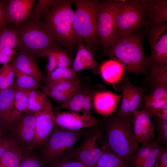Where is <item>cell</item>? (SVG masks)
<instances>
[{"label": "cell", "mask_w": 167, "mask_h": 167, "mask_svg": "<svg viewBox=\"0 0 167 167\" xmlns=\"http://www.w3.org/2000/svg\"><path fill=\"white\" fill-rule=\"evenodd\" d=\"M143 33L136 32L116 35L111 46L105 51L111 59L120 63L126 73L147 75L150 67L149 57L142 45Z\"/></svg>", "instance_id": "obj_1"}, {"label": "cell", "mask_w": 167, "mask_h": 167, "mask_svg": "<svg viewBox=\"0 0 167 167\" xmlns=\"http://www.w3.org/2000/svg\"><path fill=\"white\" fill-rule=\"evenodd\" d=\"M74 0H57L41 16L45 28L58 44L72 48L76 43V35L73 27Z\"/></svg>", "instance_id": "obj_2"}, {"label": "cell", "mask_w": 167, "mask_h": 167, "mask_svg": "<svg viewBox=\"0 0 167 167\" xmlns=\"http://www.w3.org/2000/svg\"><path fill=\"white\" fill-rule=\"evenodd\" d=\"M133 118V114L127 117L116 114L107 118L104 125L105 148L127 161L140 147L134 138Z\"/></svg>", "instance_id": "obj_3"}, {"label": "cell", "mask_w": 167, "mask_h": 167, "mask_svg": "<svg viewBox=\"0 0 167 167\" xmlns=\"http://www.w3.org/2000/svg\"><path fill=\"white\" fill-rule=\"evenodd\" d=\"M16 28L18 51L26 53L36 58L45 51L59 45L47 32L40 19L31 16Z\"/></svg>", "instance_id": "obj_4"}, {"label": "cell", "mask_w": 167, "mask_h": 167, "mask_svg": "<svg viewBox=\"0 0 167 167\" xmlns=\"http://www.w3.org/2000/svg\"><path fill=\"white\" fill-rule=\"evenodd\" d=\"M82 135L81 130H68L55 125L42 146L40 158L50 163L71 159L74 146Z\"/></svg>", "instance_id": "obj_5"}, {"label": "cell", "mask_w": 167, "mask_h": 167, "mask_svg": "<svg viewBox=\"0 0 167 167\" xmlns=\"http://www.w3.org/2000/svg\"><path fill=\"white\" fill-rule=\"evenodd\" d=\"M73 27L76 35L89 46L97 44L95 31L100 1L75 0Z\"/></svg>", "instance_id": "obj_6"}, {"label": "cell", "mask_w": 167, "mask_h": 167, "mask_svg": "<svg viewBox=\"0 0 167 167\" xmlns=\"http://www.w3.org/2000/svg\"><path fill=\"white\" fill-rule=\"evenodd\" d=\"M148 1L120 0L116 17V35L132 33L145 26Z\"/></svg>", "instance_id": "obj_7"}, {"label": "cell", "mask_w": 167, "mask_h": 167, "mask_svg": "<svg viewBox=\"0 0 167 167\" xmlns=\"http://www.w3.org/2000/svg\"><path fill=\"white\" fill-rule=\"evenodd\" d=\"M120 2L118 0L100 1L95 36L97 44L102 46L105 51L116 37V17Z\"/></svg>", "instance_id": "obj_8"}, {"label": "cell", "mask_w": 167, "mask_h": 167, "mask_svg": "<svg viewBox=\"0 0 167 167\" xmlns=\"http://www.w3.org/2000/svg\"><path fill=\"white\" fill-rule=\"evenodd\" d=\"M97 125L90 128L80 144L74 148L71 158L89 167H96L105 148L103 133Z\"/></svg>", "instance_id": "obj_9"}, {"label": "cell", "mask_w": 167, "mask_h": 167, "mask_svg": "<svg viewBox=\"0 0 167 167\" xmlns=\"http://www.w3.org/2000/svg\"><path fill=\"white\" fill-rule=\"evenodd\" d=\"M145 27L151 51L148 75H152L167 66V24Z\"/></svg>", "instance_id": "obj_10"}, {"label": "cell", "mask_w": 167, "mask_h": 167, "mask_svg": "<svg viewBox=\"0 0 167 167\" xmlns=\"http://www.w3.org/2000/svg\"><path fill=\"white\" fill-rule=\"evenodd\" d=\"M151 91L144 94L141 103L143 109L151 118L152 113L167 104V70L164 69L148 77Z\"/></svg>", "instance_id": "obj_11"}, {"label": "cell", "mask_w": 167, "mask_h": 167, "mask_svg": "<svg viewBox=\"0 0 167 167\" xmlns=\"http://www.w3.org/2000/svg\"><path fill=\"white\" fill-rule=\"evenodd\" d=\"M36 118L34 113L24 112L11 124V137L20 146L30 151L32 149Z\"/></svg>", "instance_id": "obj_12"}, {"label": "cell", "mask_w": 167, "mask_h": 167, "mask_svg": "<svg viewBox=\"0 0 167 167\" xmlns=\"http://www.w3.org/2000/svg\"><path fill=\"white\" fill-rule=\"evenodd\" d=\"M54 109L51 105L34 113L36 123L32 149L43 146L55 125Z\"/></svg>", "instance_id": "obj_13"}, {"label": "cell", "mask_w": 167, "mask_h": 167, "mask_svg": "<svg viewBox=\"0 0 167 167\" xmlns=\"http://www.w3.org/2000/svg\"><path fill=\"white\" fill-rule=\"evenodd\" d=\"M79 113L69 111L55 114V125L63 129L77 131L98 124V120L91 113Z\"/></svg>", "instance_id": "obj_14"}, {"label": "cell", "mask_w": 167, "mask_h": 167, "mask_svg": "<svg viewBox=\"0 0 167 167\" xmlns=\"http://www.w3.org/2000/svg\"><path fill=\"white\" fill-rule=\"evenodd\" d=\"M143 110L137 109L133 113V131L135 140L139 144L154 139L155 125Z\"/></svg>", "instance_id": "obj_15"}, {"label": "cell", "mask_w": 167, "mask_h": 167, "mask_svg": "<svg viewBox=\"0 0 167 167\" xmlns=\"http://www.w3.org/2000/svg\"><path fill=\"white\" fill-rule=\"evenodd\" d=\"M6 13L9 24L18 27L31 16L35 0L7 1Z\"/></svg>", "instance_id": "obj_16"}, {"label": "cell", "mask_w": 167, "mask_h": 167, "mask_svg": "<svg viewBox=\"0 0 167 167\" xmlns=\"http://www.w3.org/2000/svg\"><path fill=\"white\" fill-rule=\"evenodd\" d=\"M122 95L109 91L98 92L93 96V108L99 114L108 117L115 110Z\"/></svg>", "instance_id": "obj_17"}, {"label": "cell", "mask_w": 167, "mask_h": 167, "mask_svg": "<svg viewBox=\"0 0 167 167\" xmlns=\"http://www.w3.org/2000/svg\"><path fill=\"white\" fill-rule=\"evenodd\" d=\"M76 39L78 48L72 64V69L77 72L83 70L88 69L92 70L96 74L99 73L100 66L91 53L86 48L83 41L77 35Z\"/></svg>", "instance_id": "obj_18"}, {"label": "cell", "mask_w": 167, "mask_h": 167, "mask_svg": "<svg viewBox=\"0 0 167 167\" xmlns=\"http://www.w3.org/2000/svg\"><path fill=\"white\" fill-rule=\"evenodd\" d=\"M11 64L14 68L35 78L40 83L44 79L43 73L37 64L35 58L22 51L16 53Z\"/></svg>", "instance_id": "obj_19"}, {"label": "cell", "mask_w": 167, "mask_h": 167, "mask_svg": "<svg viewBox=\"0 0 167 167\" xmlns=\"http://www.w3.org/2000/svg\"><path fill=\"white\" fill-rule=\"evenodd\" d=\"M167 21V0H148L146 25H156Z\"/></svg>", "instance_id": "obj_20"}, {"label": "cell", "mask_w": 167, "mask_h": 167, "mask_svg": "<svg viewBox=\"0 0 167 167\" xmlns=\"http://www.w3.org/2000/svg\"><path fill=\"white\" fill-rule=\"evenodd\" d=\"M16 87L14 84L0 91V122L4 128L11 124Z\"/></svg>", "instance_id": "obj_21"}, {"label": "cell", "mask_w": 167, "mask_h": 167, "mask_svg": "<svg viewBox=\"0 0 167 167\" xmlns=\"http://www.w3.org/2000/svg\"><path fill=\"white\" fill-rule=\"evenodd\" d=\"M125 73L122 65L113 59L105 61L99 67V73L103 80L114 86L120 82Z\"/></svg>", "instance_id": "obj_22"}, {"label": "cell", "mask_w": 167, "mask_h": 167, "mask_svg": "<svg viewBox=\"0 0 167 167\" xmlns=\"http://www.w3.org/2000/svg\"><path fill=\"white\" fill-rule=\"evenodd\" d=\"M29 151L16 143L0 158V167H19L22 159Z\"/></svg>", "instance_id": "obj_23"}, {"label": "cell", "mask_w": 167, "mask_h": 167, "mask_svg": "<svg viewBox=\"0 0 167 167\" xmlns=\"http://www.w3.org/2000/svg\"><path fill=\"white\" fill-rule=\"evenodd\" d=\"M51 105L44 92L37 89L33 90L29 93L27 106L24 112L34 113Z\"/></svg>", "instance_id": "obj_24"}, {"label": "cell", "mask_w": 167, "mask_h": 167, "mask_svg": "<svg viewBox=\"0 0 167 167\" xmlns=\"http://www.w3.org/2000/svg\"><path fill=\"white\" fill-rule=\"evenodd\" d=\"M123 78L129 92V110L130 115H131L136 109H138L146 88L137 87L133 84L130 81L128 75L126 73Z\"/></svg>", "instance_id": "obj_25"}, {"label": "cell", "mask_w": 167, "mask_h": 167, "mask_svg": "<svg viewBox=\"0 0 167 167\" xmlns=\"http://www.w3.org/2000/svg\"><path fill=\"white\" fill-rule=\"evenodd\" d=\"M15 87L11 124L16 121L24 112L27 106L29 93L32 91L23 89Z\"/></svg>", "instance_id": "obj_26"}, {"label": "cell", "mask_w": 167, "mask_h": 167, "mask_svg": "<svg viewBox=\"0 0 167 167\" xmlns=\"http://www.w3.org/2000/svg\"><path fill=\"white\" fill-rule=\"evenodd\" d=\"M96 167H128L125 160L105 148Z\"/></svg>", "instance_id": "obj_27"}, {"label": "cell", "mask_w": 167, "mask_h": 167, "mask_svg": "<svg viewBox=\"0 0 167 167\" xmlns=\"http://www.w3.org/2000/svg\"><path fill=\"white\" fill-rule=\"evenodd\" d=\"M42 87L49 89L64 92H72L80 90V83L78 78L46 84Z\"/></svg>", "instance_id": "obj_28"}, {"label": "cell", "mask_w": 167, "mask_h": 167, "mask_svg": "<svg viewBox=\"0 0 167 167\" xmlns=\"http://www.w3.org/2000/svg\"><path fill=\"white\" fill-rule=\"evenodd\" d=\"M85 94L80 90L73 94L60 105L54 109H62L72 112H81Z\"/></svg>", "instance_id": "obj_29"}, {"label": "cell", "mask_w": 167, "mask_h": 167, "mask_svg": "<svg viewBox=\"0 0 167 167\" xmlns=\"http://www.w3.org/2000/svg\"><path fill=\"white\" fill-rule=\"evenodd\" d=\"M154 139L142 144L137 151L131 155L128 159L130 160L133 167H140L151 151L157 143Z\"/></svg>", "instance_id": "obj_30"}, {"label": "cell", "mask_w": 167, "mask_h": 167, "mask_svg": "<svg viewBox=\"0 0 167 167\" xmlns=\"http://www.w3.org/2000/svg\"><path fill=\"white\" fill-rule=\"evenodd\" d=\"M18 44V34L15 27H7L0 33V49L5 48L16 50Z\"/></svg>", "instance_id": "obj_31"}, {"label": "cell", "mask_w": 167, "mask_h": 167, "mask_svg": "<svg viewBox=\"0 0 167 167\" xmlns=\"http://www.w3.org/2000/svg\"><path fill=\"white\" fill-rule=\"evenodd\" d=\"M15 69L16 82L14 84L17 88L30 90L40 88V83L34 77Z\"/></svg>", "instance_id": "obj_32"}, {"label": "cell", "mask_w": 167, "mask_h": 167, "mask_svg": "<svg viewBox=\"0 0 167 167\" xmlns=\"http://www.w3.org/2000/svg\"><path fill=\"white\" fill-rule=\"evenodd\" d=\"M77 78V72L72 68L58 67L47 75L46 84Z\"/></svg>", "instance_id": "obj_33"}, {"label": "cell", "mask_w": 167, "mask_h": 167, "mask_svg": "<svg viewBox=\"0 0 167 167\" xmlns=\"http://www.w3.org/2000/svg\"><path fill=\"white\" fill-rule=\"evenodd\" d=\"M119 83H120V88L122 92V96L120 106L116 114L121 117H129L131 115L130 114L129 110V94L123 77Z\"/></svg>", "instance_id": "obj_34"}, {"label": "cell", "mask_w": 167, "mask_h": 167, "mask_svg": "<svg viewBox=\"0 0 167 167\" xmlns=\"http://www.w3.org/2000/svg\"><path fill=\"white\" fill-rule=\"evenodd\" d=\"M57 60L58 67L72 68V62L68 54L59 46L51 48Z\"/></svg>", "instance_id": "obj_35"}, {"label": "cell", "mask_w": 167, "mask_h": 167, "mask_svg": "<svg viewBox=\"0 0 167 167\" xmlns=\"http://www.w3.org/2000/svg\"><path fill=\"white\" fill-rule=\"evenodd\" d=\"M156 127L157 138L156 140L159 144L167 146V120H161L152 117Z\"/></svg>", "instance_id": "obj_36"}, {"label": "cell", "mask_w": 167, "mask_h": 167, "mask_svg": "<svg viewBox=\"0 0 167 167\" xmlns=\"http://www.w3.org/2000/svg\"><path fill=\"white\" fill-rule=\"evenodd\" d=\"M163 146L157 143L154 147L140 167H153L159 158Z\"/></svg>", "instance_id": "obj_37"}, {"label": "cell", "mask_w": 167, "mask_h": 167, "mask_svg": "<svg viewBox=\"0 0 167 167\" xmlns=\"http://www.w3.org/2000/svg\"><path fill=\"white\" fill-rule=\"evenodd\" d=\"M40 88L47 96L50 97L56 102L61 104L67 100L73 94L79 91L72 92H64L46 89L42 86H40Z\"/></svg>", "instance_id": "obj_38"}, {"label": "cell", "mask_w": 167, "mask_h": 167, "mask_svg": "<svg viewBox=\"0 0 167 167\" xmlns=\"http://www.w3.org/2000/svg\"><path fill=\"white\" fill-rule=\"evenodd\" d=\"M54 0H38L31 16L41 19V16L55 2Z\"/></svg>", "instance_id": "obj_39"}, {"label": "cell", "mask_w": 167, "mask_h": 167, "mask_svg": "<svg viewBox=\"0 0 167 167\" xmlns=\"http://www.w3.org/2000/svg\"><path fill=\"white\" fill-rule=\"evenodd\" d=\"M43 165L40 157L28 153L23 158L19 167H43Z\"/></svg>", "instance_id": "obj_40"}, {"label": "cell", "mask_w": 167, "mask_h": 167, "mask_svg": "<svg viewBox=\"0 0 167 167\" xmlns=\"http://www.w3.org/2000/svg\"><path fill=\"white\" fill-rule=\"evenodd\" d=\"M39 57L41 58L46 57L48 59V63L46 68L47 75L56 68L57 67L56 59L51 48L48 49L42 53Z\"/></svg>", "instance_id": "obj_41"}, {"label": "cell", "mask_w": 167, "mask_h": 167, "mask_svg": "<svg viewBox=\"0 0 167 167\" xmlns=\"http://www.w3.org/2000/svg\"><path fill=\"white\" fill-rule=\"evenodd\" d=\"M49 167H89L79 161L69 159L51 163Z\"/></svg>", "instance_id": "obj_42"}, {"label": "cell", "mask_w": 167, "mask_h": 167, "mask_svg": "<svg viewBox=\"0 0 167 167\" xmlns=\"http://www.w3.org/2000/svg\"><path fill=\"white\" fill-rule=\"evenodd\" d=\"M7 4V1L1 0L0 1V33L7 27L9 24L6 13Z\"/></svg>", "instance_id": "obj_43"}, {"label": "cell", "mask_w": 167, "mask_h": 167, "mask_svg": "<svg viewBox=\"0 0 167 167\" xmlns=\"http://www.w3.org/2000/svg\"><path fill=\"white\" fill-rule=\"evenodd\" d=\"M93 108V96L89 94L85 93L81 112L91 113V111Z\"/></svg>", "instance_id": "obj_44"}, {"label": "cell", "mask_w": 167, "mask_h": 167, "mask_svg": "<svg viewBox=\"0 0 167 167\" xmlns=\"http://www.w3.org/2000/svg\"><path fill=\"white\" fill-rule=\"evenodd\" d=\"M16 143L15 140L11 137L9 139L3 138L0 144V158L8 149Z\"/></svg>", "instance_id": "obj_45"}, {"label": "cell", "mask_w": 167, "mask_h": 167, "mask_svg": "<svg viewBox=\"0 0 167 167\" xmlns=\"http://www.w3.org/2000/svg\"><path fill=\"white\" fill-rule=\"evenodd\" d=\"M8 63L0 68V91L8 88L6 84V73Z\"/></svg>", "instance_id": "obj_46"}, {"label": "cell", "mask_w": 167, "mask_h": 167, "mask_svg": "<svg viewBox=\"0 0 167 167\" xmlns=\"http://www.w3.org/2000/svg\"><path fill=\"white\" fill-rule=\"evenodd\" d=\"M153 167H167V146H163L159 158Z\"/></svg>", "instance_id": "obj_47"}, {"label": "cell", "mask_w": 167, "mask_h": 167, "mask_svg": "<svg viewBox=\"0 0 167 167\" xmlns=\"http://www.w3.org/2000/svg\"><path fill=\"white\" fill-rule=\"evenodd\" d=\"M151 117L167 120V104L153 112Z\"/></svg>", "instance_id": "obj_48"}, {"label": "cell", "mask_w": 167, "mask_h": 167, "mask_svg": "<svg viewBox=\"0 0 167 167\" xmlns=\"http://www.w3.org/2000/svg\"><path fill=\"white\" fill-rule=\"evenodd\" d=\"M4 127L0 122V135L2 136L4 133Z\"/></svg>", "instance_id": "obj_49"}, {"label": "cell", "mask_w": 167, "mask_h": 167, "mask_svg": "<svg viewBox=\"0 0 167 167\" xmlns=\"http://www.w3.org/2000/svg\"><path fill=\"white\" fill-rule=\"evenodd\" d=\"M3 138H2V136L0 135V144H1L3 140Z\"/></svg>", "instance_id": "obj_50"}, {"label": "cell", "mask_w": 167, "mask_h": 167, "mask_svg": "<svg viewBox=\"0 0 167 167\" xmlns=\"http://www.w3.org/2000/svg\"><path fill=\"white\" fill-rule=\"evenodd\" d=\"M1 0H0V1Z\"/></svg>", "instance_id": "obj_51"}]
</instances>
